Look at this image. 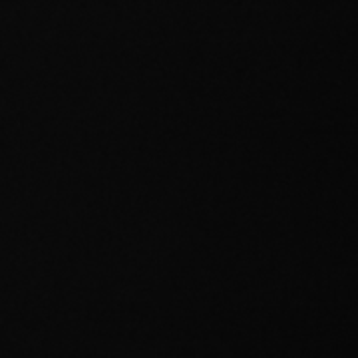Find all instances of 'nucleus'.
I'll return each instance as SVG.
<instances>
[]
</instances>
